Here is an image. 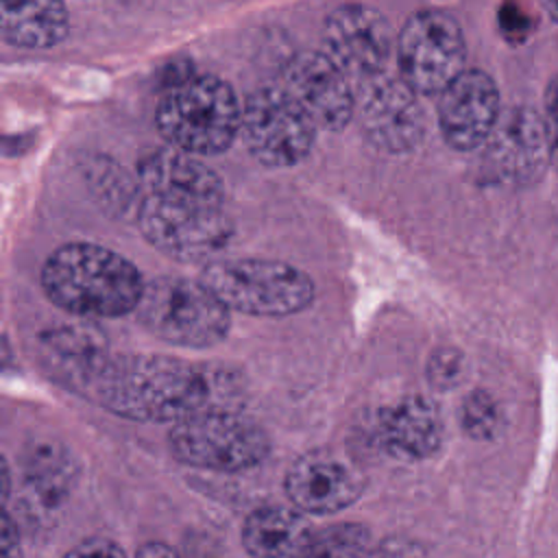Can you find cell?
Here are the masks:
<instances>
[{
    "label": "cell",
    "instance_id": "ffe728a7",
    "mask_svg": "<svg viewBox=\"0 0 558 558\" xmlns=\"http://www.w3.org/2000/svg\"><path fill=\"white\" fill-rule=\"evenodd\" d=\"M312 534L299 512L266 506L246 519L242 541L253 558H301Z\"/></svg>",
    "mask_w": 558,
    "mask_h": 558
},
{
    "label": "cell",
    "instance_id": "6da1fadb",
    "mask_svg": "<svg viewBox=\"0 0 558 558\" xmlns=\"http://www.w3.org/2000/svg\"><path fill=\"white\" fill-rule=\"evenodd\" d=\"M92 395L124 418L179 423L207 410H233L240 379L216 364L170 355H116Z\"/></svg>",
    "mask_w": 558,
    "mask_h": 558
},
{
    "label": "cell",
    "instance_id": "7402d4cb",
    "mask_svg": "<svg viewBox=\"0 0 558 558\" xmlns=\"http://www.w3.org/2000/svg\"><path fill=\"white\" fill-rule=\"evenodd\" d=\"M460 425L471 438H495L501 429V410L493 395L486 390L469 392L460 405Z\"/></svg>",
    "mask_w": 558,
    "mask_h": 558
},
{
    "label": "cell",
    "instance_id": "4316f807",
    "mask_svg": "<svg viewBox=\"0 0 558 558\" xmlns=\"http://www.w3.org/2000/svg\"><path fill=\"white\" fill-rule=\"evenodd\" d=\"M181 558H229L218 541L205 532H190L181 543Z\"/></svg>",
    "mask_w": 558,
    "mask_h": 558
},
{
    "label": "cell",
    "instance_id": "f546056e",
    "mask_svg": "<svg viewBox=\"0 0 558 558\" xmlns=\"http://www.w3.org/2000/svg\"><path fill=\"white\" fill-rule=\"evenodd\" d=\"M135 558H181V556H179L174 549H170L168 545L153 541V543L142 545V547L137 549V556H135Z\"/></svg>",
    "mask_w": 558,
    "mask_h": 558
},
{
    "label": "cell",
    "instance_id": "d6986e66",
    "mask_svg": "<svg viewBox=\"0 0 558 558\" xmlns=\"http://www.w3.org/2000/svg\"><path fill=\"white\" fill-rule=\"evenodd\" d=\"M70 28L63 0H0V33L17 48L57 46Z\"/></svg>",
    "mask_w": 558,
    "mask_h": 558
},
{
    "label": "cell",
    "instance_id": "83f0119b",
    "mask_svg": "<svg viewBox=\"0 0 558 558\" xmlns=\"http://www.w3.org/2000/svg\"><path fill=\"white\" fill-rule=\"evenodd\" d=\"M65 558H126L124 551L107 538H89L72 547Z\"/></svg>",
    "mask_w": 558,
    "mask_h": 558
},
{
    "label": "cell",
    "instance_id": "7c38bea8",
    "mask_svg": "<svg viewBox=\"0 0 558 558\" xmlns=\"http://www.w3.org/2000/svg\"><path fill=\"white\" fill-rule=\"evenodd\" d=\"M281 89L310 116L316 126L340 131L355 113V96L349 76L327 54L303 50L288 59L281 70Z\"/></svg>",
    "mask_w": 558,
    "mask_h": 558
},
{
    "label": "cell",
    "instance_id": "4dcf8cb0",
    "mask_svg": "<svg viewBox=\"0 0 558 558\" xmlns=\"http://www.w3.org/2000/svg\"><path fill=\"white\" fill-rule=\"evenodd\" d=\"M543 7L551 15V20L558 24V0H543Z\"/></svg>",
    "mask_w": 558,
    "mask_h": 558
},
{
    "label": "cell",
    "instance_id": "44dd1931",
    "mask_svg": "<svg viewBox=\"0 0 558 558\" xmlns=\"http://www.w3.org/2000/svg\"><path fill=\"white\" fill-rule=\"evenodd\" d=\"M371 532L360 523H336L312 534L301 558H368Z\"/></svg>",
    "mask_w": 558,
    "mask_h": 558
},
{
    "label": "cell",
    "instance_id": "d4e9b609",
    "mask_svg": "<svg viewBox=\"0 0 558 558\" xmlns=\"http://www.w3.org/2000/svg\"><path fill=\"white\" fill-rule=\"evenodd\" d=\"M368 558H427L423 545L405 536H390L373 545Z\"/></svg>",
    "mask_w": 558,
    "mask_h": 558
},
{
    "label": "cell",
    "instance_id": "9a60e30c",
    "mask_svg": "<svg viewBox=\"0 0 558 558\" xmlns=\"http://www.w3.org/2000/svg\"><path fill=\"white\" fill-rule=\"evenodd\" d=\"M499 92L482 70H464L438 98V124L456 150L486 144L499 122Z\"/></svg>",
    "mask_w": 558,
    "mask_h": 558
},
{
    "label": "cell",
    "instance_id": "52a82bcc",
    "mask_svg": "<svg viewBox=\"0 0 558 558\" xmlns=\"http://www.w3.org/2000/svg\"><path fill=\"white\" fill-rule=\"evenodd\" d=\"M466 44L460 24L445 11L412 13L397 37L399 76L425 96L442 94L466 68Z\"/></svg>",
    "mask_w": 558,
    "mask_h": 558
},
{
    "label": "cell",
    "instance_id": "2e32d148",
    "mask_svg": "<svg viewBox=\"0 0 558 558\" xmlns=\"http://www.w3.org/2000/svg\"><path fill=\"white\" fill-rule=\"evenodd\" d=\"M39 357L54 379L94 392L113 355H109L107 338L98 327L70 323L52 327L39 338Z\"/></svg>",
    "mask_w": 558,
    "mask_h": 558
},
{
    "label": "cell",
    "instance_id": "277c9868",
    "mask_svg": "<svg viewBox=\"0 0 558 558\" xmlns=\"http://www.w3.org/2000/svg\"><path fill=\"white\" fill-rule=\"evenodd\" d=\"M135 312L153 336L187 349L218 344L231 325V310L201 279L185 277L148 281Z\"/></svg>",
    "mask_w": 558,
    "mask_h": 558
},
{
    "label": "cell",
    "instance_id": "5bb4252c",
    "mask_svg": "<svg viewBox=\"0 0 558 558\" xmlns=\"http://www.w3.org/2000/svg\"><path fill=\"white\" fill-rule=\"evenodd\" d=\"M364 490L360 469L342 453L310 451L286 473V495L303 512L331 514L351 506Z\"/></svg>",
    "mask_w": 558,
    "mask_h": 558
},
{
    "label": "cell",
    "instance_id": "484cf974",
    "mask_svg": "<svg viewBox=\"0 0 558 558\" xmlns=\"http://www.w3.org/2000/svg\"><path fill=\"white\" fill-rule=\"evenodd\" d=\"M543 120H545L547 144H549V163L558 168V76L547 85Z\"/></svg>",
    "mask_w": 558,
    "mask_h": 558
},
{
    "label": "cell",
    "instance_id": "e0dca14e",
    "mask_svg": "<svg viewBox=\"0 0 558 558\" xmlns=\"http://www.w3.org/2000/svg\"><path fill=\"white\" fill-rule=\"evenodd\" d=\"M140 179L146 194L222 209V181L196 155L185 150H153L140 163Z\"/></svg>",
    "mask_w": 558,
    "mask_h": 558
},
{
    "label": "cell",
    "instance_id": "603a6c76",
    "mask_svg": "<svg viewBox=\"0 0 558 558\" xmlns=\"http://www.w3.org/2000/svg\"><path fill=\"white\" fill-rule=\"evenodd\" d=\"M28 482L46 501H54L68 490L70 462L54 449L37 451L28 466Z\"/></svg>",
    "mask_w": 558,
    "mask_h": 558
},
{
    "label": "cell",
    "instance_id": "ba28073f",
    "mask_svg": "<svg viewBox=\"0 0 558 558\" xmlns=\"http://www.w3.org/2000/svg\"><path fill=\"white\" fill-rule=\"evenodd\" d=\"M314 129L310 116L281 87L255 89L242 105L244 146L268 168L301 163L312 150Z\"/></svg>",
    "mask_w": 558,
    "mask_h": 558
},
{
    "label": "cell",
    "instance_id": "7a4b0ae2",
    "mask_svg": "<svg viewBox=\"0 0 558 558\" xmlns=\"http://www.w3.org/2000/svg\"><path fill=\"white\" fill-rule=\"evenodd\" d=\"M144 286L126 257L94 242L63 244L41 268L46 296L83 318H116L137 310Z\"/></svg>",
    "mask_w": 558,
    "mask_h": 558
},
{
    "label": "cell",
    "instance_id": "30bf717a",
    "mask_svg": "<svg viewBox=\"0 0 558 558\" xmlns=\"http://www.w3.org/2000/svg\"><path fill=\"white\" fill-rule=\"evenodd\" d=\"M355 113L366 137L381 150H412L425 135L418 94L399 76L379 74L360 83Z\"/></svg>",
    "mask_w": 558,
    "mask_h": 558
},
{
    "label": "cell",
    "instance_id": "f1b7e54d",
    "mask_svg": "<svg viewBox=\"0 0 558 558\" xmlns=\"http://www.w3.org/2000/svg\"><path fill=\"white\" fill-rule=\"evenodd\" d=\"M0 554L2 558H20V536L13 519L4 512L2 517V534H0Z\"/></svg>",
    "mask_w": 558,
    "mask_h": 558
},
{
    "label": "cell",
    "instance_id": "8992f818",
    "mask_svg": "<svg viewBox=\"0 0 558 558\" xmlns=\"http://www.w3.org/2000/svg\"><path fill=\"white\" fill-rule=\"evenodd\" d=\"M170 447L177 460L220 473L251 469L270 451L266 432L235 410H207L179 421Z\"/></svg>",
    "mask_w": 558,
    "mask_h": 558
},
{
    "label": "cell",
    "instance_id": "5b68a950",
    "mask_svg": "<svg viewBox=\"0 0 558 558\" xmlns=\"http://www.w3.org/2000/svg\"><path fill=\"white\" fill-rule=\"evenodd\" d=\"M229 310L251 316H288L314 299V283L301 270L270 259H214L198 277Z\"/></svg>",
    "mask_w": 558,
    "mask_h": 558
},
{
    "label": "cell",
    "instance_id": "8fae6325",
    "mask_svg": "<svg viewBox=\"0 0 558 558\" xmlns=\"http://www.w3.org/2000/svg\"><path fill=\"white\" fill-rule=\"evenodd\" d=\"M325 52L342 72L360 83L384 74L392 52V33L386 17L366 4H342L323 26Z\"/></svg>",
    "mask_w": 558,
    "mask_h": 558
},
{
    "label": "cell",
    "instance_id": "cb8c5ba5",
    "mask_svg": "<svg viewBox=\"0 0 558 558\" xmlns=\"http://www.w3.org/2000/svg\"><path fill=\"white\" fill-rule=\"evenodd\" d=\"M464 375V360L456 349H438L427 362V379L438 390H449L460 384Z\"/></svg>",
    "mask_w": 558,
    "mask_h": 558
},
{
    "label": "cell",
    "instance_id": "9c48e42d",
    "mask_svg": "<svg viewBox=\"0 0 558 558\" xmlns=\"http://www.w3.org/2000/svg\"><path fill=\"white\" fill-rule=\"evenodd\" d=\"M144 238L179 262H203L220 253L231 240V225L222 209L179 203L146 194L137 209Z\"/></svg>",
    "mask_w": 558,
    "mask_h": 558
},
{
    "label": "cell",
    "instance_id": "3957f363",
    "mask_svg": "<svg viewBox=\"0 0 558 558\" xmlns=\"http://www.w3.org/2000/svg\"><path fill=\"white\" fill-rule=\"evenodd\" d=\"M155 122L172 148L196 157L220 155L240 133L242 105L222 78L187 70L166 83Z\"/></svg>",
    "mask_w": 558,
    "mask_h": 558
},
{
    "label": "cell",
    "instance_id": "ac0fdd59",
    "mask_svg": "<svg viewBox=\"0 0 558 558\" xmlns=\"http://www.w3.org/2000/svg\"><path fill=\"white\" fill-rule=\"evenodd\" d=\"M375 436L384 451L395 458H429L442 442L440 410L427 397H405L379 412Z\"/></svg>",
    "mask_w": 558,
    "mask_h": 558
},
{
    "label": "cell",
    "instance_id": "4fadbf2b",
    "mask_svg": "<svg viewBox=\"0 0 558 558\" xmlns=\"http://www.w3.org/2000/svg\"><path fill=\"white\" fill-rule=\"evenodd\" d=\"M549 163L545 120L530 107H512L499 116L484 144V172L499 183H530Z\"/></svg>",
    "mask_w": 558,
    "mask_h": 558
}]
</instances>
